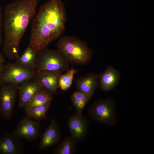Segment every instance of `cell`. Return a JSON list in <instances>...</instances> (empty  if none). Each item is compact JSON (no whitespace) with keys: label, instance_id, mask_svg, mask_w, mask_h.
I'll use <instances>...</instances> for the list:
<instances>
[{"label":"cell","instance_id":"cell-1","mask_svg":"<svg viewBox=\"0 0 154 154\" xmlns=\"http://www.w3.org/2000/svg\"><path fill=\"white\" fill-rule=\"evenodd\" d=\"M67 14L61 0H48L31 20L28 46L37 54L60 38L65 29Z\"/></svg>","mask_w":154,"mask_h":154},{"label":"cell","instance_id":"cell-2","mask_svg":"<svg viewBox=\"0 0 154 154\" xmlns=\"http://www.w3.org/2000/svg\"><path fill=\"white\" fill-rule=\"evenodd\" d=\"M39 3V0H16L5 6L2 50L8 59H16L19 56L21 40L37 13Z\"/></svg>","mask_w":154,"mask_h":154},{"label":"cell","instance_id":"cell-3","mask_svg":"<svg viewBox=\"0 0 154 154\" xmlns=\"http://www.w3.org/2000/svg\"><path fill=\"white\" fill-rule=\"evenodd\" d=\"M57 50L68 63L84 65L90 60L92 52L87 43L75 37L64 36L59 38Z\"/></svg>","mask_w":154,"mask_h":154},{"label":"cell","instance_id":"cell-4","mask_svg":"<svg viewBox=\"0 0 154 154\" xmlns=\"http://www.w3.org/2000/svg\"><path fill=\"white\" fill-rule=\"evenodd\" d=\"M68 63L56 50L46 47L37 55L35 71L47 70L62 73L68 70Z\"/></svg>","mask_w":154,"mask_h":154},{"label":"cell","instance_id":"cell-5","mask_svg":"<svg viewBox=\"0 0 154 154\" xmlns=\"http://www.w3.org/2000/svg\"><path fill=\"white\" fill-rule=\"evenodd\" d=\"M88 113L93 120L100 123L112 127L117 123L115 105L110 98L96 101L90 107Z\"/></svg>","mask_w":154,"mask_h":154},{"label":"cell","instance_id":"cell-6","mask_svg":"<svg viewBox=\"0 0 154 154\" xmlns=\"http://www.w3.org/2000/svg\"><path fill=\"white\" fill-rule=\"evenodd\" d=\"M36 72L18 63L9 62L4 64L0 75V86L6 83L20 84L35 78Z\"/></svg>","mask_w":154,"mask_h":154},{"label":"cell","instance_id":"cell-7","mask_svg":"<svg viewBox=\"0 0 154 154\" xmlns=\"http://www.w3.org/2000/svg\"><path fill=\"white\" fill-rule=\"evenodd\" d=\"M19 84L6 83L0 89V112L2 117L9 120L11 118L18 94Z\"/></svg>","mask_w":154,"mask_h":154},{"label":"cell","instance_id":"cell-8","mask_svg":"<svg viewBox=\"0 0 154 154\" xmlns=\"http://www.w3.org/2000/svg\"><path fill=\"white\" fill-rule=\"evenodd\" d=\"M13 132L21 139L35 140L40 134V121L33 120L26 116L19 122Z\"/></svg>","mask_w":154,"mask_h":154},{"label":"cell","instance_id":"cell-9","mask_svg":"<svg viewBox=\"0 0 154 154\" xmlns=\"http://www.w3.org/2000/svg\"><path fill=\"white\" fill-rule=\"evenodd\" d=\"M68 127L70 136L77 142L86 135L88 123L86 118L82 113L76 112L70 117L68 120Z\"/></svg>","mask_w":154,"mask_h":154},{"label":"cell","instance_id":"cell-10","mask_svg":"<svg viewBox=\"0 0 154 154\" xmlns=\"http://www.w3.org/2000/svg\"><path fill=\"white\" fill-rule=\"evenodd\" d=\"M24 148L21 139L13 132L0 137V154H22Z\"/></svg>","mask_w":154,"mask_h":154},{"label":"cell","instance_id":"cell-11","mask_svg":"<svg viewBox=\"0 0 154 154\" xmlns=\"http://www.w3.org/2000/svg\"><path fill=\"white\" fill-rule=\"evenodd\" d=\"M42 88L35 78L20 84L18 92L19 108H23L27 103Z\"/></svg>","mask_w":154,"mask_h":154},{"label":"cell","instance_id":"cell-12","mask_svg":"<svg viewBox=\"0 0 154 154\" xmlns=\"http://www.w3.org/2000/svg\"><path fill=\"white\" fill-rule=\"evenodd\" d=\"M36 72L35 78L42 87L53 94H56L59 87V78L62 73L47 70H40Z\"/></svg>","mask_w":154,"mask_h":154},{"label":"cell","instance_id":"cell-13","mask_svg":"<svg viewBox=\"0 0 154 154\" xmlns=\"http://www.w3.org/2000/svg\"><path fill=\"white\" fill-rule=\"evenodd\" d=\"M60 139L59 126L55 120L51 119L48 127L42 134L39 144L40 150L50 147L56 144Z\"/></svg>","mask_w":154,"mask_h":154},{"label":"cell","instance_id":"cell-14","mask_svg":"<svg viewBox=\"0 0 154 154\" xmlns=\"http://www.w3.org/2000/svg\"><path fill=\"white\" fill-rule=\"evenodd\" d=\"M99 77L98 74L90 73L77 79L75 84L77 90L92 96L98 84Z\"/></svg>","mask_w":154,"mask_h":154},{"label":"cell","instance_id":"cell-15","mask_svg":"<svg viewBox=\"0 0 154 154\" xmlns=\"http://www.w3.org/2000/svg\"><path fill=\"white\" fill-rule=\"evenodd\" d=\"M119 78L118 72L111 66L108 67L100 76L101 88L105 91L112 89L117 85Z\"/></svg>","mask_w":154,"mask_h":154},{"label":"cell","instance_id":"cell-16","mask_svg":"<svg viewBox=\"0 0 154 154\" xmlns=\"http://www.w3.org/2000/svg\"><path fill=\"white\" fill-rule=\"evenodd\" d=\"M53 94L42 88L25 105L24 110L39 106L51 102Z\"/></svg>","mask_w":154,"mask_h":154},{"label":"cell","instance_id":"cell-17","mask_svg":"<svg viewBox=\"0 0 154 154\" xmlns=\"http://www.w3.org/2000/svg\"><path fill=\"white\" fill-rule=\"evenodd\" d=\"M37 55L35 51L28 46L23 54L21 56L19 55L16 58V62L35 71Z\"/></svg>","mask_w":154,"mask_h":154},{"label":"cell","instance_id":"cell-18","mask_svg":"<svg viewBox=\"0 0 154 154\" xmlns=\"http://www.w3.org/2000/svg\"><path fill=\"white\" fill-rule=\"evenodd\" d=\"M51 102L24 110L26 116L33 119L40 121L47 118L46 114Z\"/></svg>","mask_w":154,"mask_h":154},{"label":"cell","instance_id":"cell-19","mask_svg":"<svg viewBox=\"0 0 154 154\" xmlns=\"http://www.w3.org/2000/svg\"><path fill=\"white\" fill-rule=\"evenodd\" d=\"M92 96L78 90L72 94L71 100L76 109L77 113H82V110Z\"/></svg>","mask_w":154,"mask_h":154},{"label":"cell","instance_id":"cell-20","mask_svg":"<svg viewBox=\"0 0 154 154\" xmlns=\"http://www.w3.org/2000/svg\"><path fill=\"white\" fill-rule=\"evenodd\" d=\"M77 142L71 136L64 139L56 147L54 153L55 154H73L76 150Z\"/></svg>","mask_w":154,"mask_h":154},{"label":"cell","instance_id":"cell-21","mask_svg":"<svg viewBox=\"0 0 154 154\" xmlns=\"http://www.w3.org/2000/svg\"><path fill=\"white\" fill-rule=\"evenodd\" d=\"M66 72L65 74L60 76L58 80V86L63 91L67 90L71 86L76 70L71 68Z\"/></svg>","mask_w":154,"mask_h":154},{"label":"cell","instance_id":"cell-22","mask_svg":"<svg viewBox=\"0 0 154 154\" xmlns=\"http://www.w3.org/2000/svg\"><path fill=\"white\" fill-rule=\"evenodd\" d=\"M3 11L2 7L0 5V46L3 45V40L2 36L3 18Z\"/></svg>","mask_w":154,"mask_h":154},{"label":"cell","instance_id":"cell-23","mask_svg":"<svg viewBox=\"0 0 154 154\" xmlns=\"http://www.w3.org/2000/svg\"><path fill=\"white\" fill-rule=\"evenodd\" d=\"M5 62V60L4 56L1 52H0V64H4Z\"/></svg>","mask_w":154,"mask_h":154},{"label":"cell","instance_id":"cell-24","mask_svg":"<svg viewBox=\"0 0 154 154\" xmlns=\"http://www.w3.org/2000/svg\"><path fill=\"white\" fill-rule=\"evenodd\" d=\"M4 64H0V75L3 71Z\"/></svg>","mask_w":154,"mask_h":154}]
</instances>
